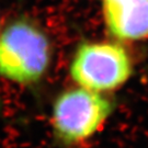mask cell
Listing matches in <instances>:
<instances>
[{
	"mask_svg": "<svg viewBox=\"0 0 148 148\" xmlns=\"http://www.w3.org/2000/svg\"><path fill=\"white\" fill-rule=\"evenodd\" d=\"M51 57L49 40L34 22L18 19L0 32V77L22 86L36 84Z\"/></svg>",
	"mask_w": 148,
	"mask_h": 148,
	"instance_id": "1",
	"label": "cell"
},
{
	"mask_svg": "<svg viewBox=\"0 0 148 148\" xmlns=\"http://www.w3.org/2000/svg\"><path fill=\"white\" fill-rule=\"evenodd\" d=\"M69 73L77 86L104 93L126 84L133 74V63L120 44L85 43L75 54Z\"/></svg>",
	"mask_w": 148,
	"mask_h": 148,
	"instance_id": "3",
	"label": "cell"
},
{
	"mask_svg": "<svg viewBox=\"0 0 148 148\" xmlns=\"http://www.w3.org/2000/svg\"><path fill=\"white\" fill-rule=\"evenodd\" d=\"M113 103L100 92L77 86L59 93L52 106V130L63 146L78 147L103 128Z\"/></svg>",
	"mask_w": 148,
	"mask_h": 148,
	"instance_id": "2",
	"label": "cell"
},
{
	"mask_svg": "<svg viewBox=\"0 0 148 148\" xmlns=\"http://www.w3.org/2000/svg\"><path fill=\"white\" fill-rule=\"evenodd\" d=\"M106 25L122 41L148 38V0H102Z\"/></svg>",
	"mask_w": 148,
	"mask_h": 148,
	"instance_id": "4",
	"label": "cell"
}]
</instances>
